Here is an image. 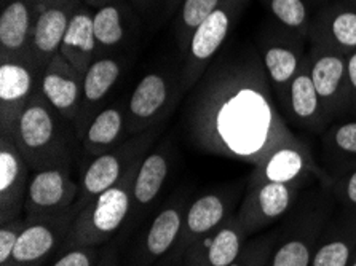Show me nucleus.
<instances>
[{"label": "nucleus", "mask_w": 356, "mask_h": 266, "mask_svg": "<svg viewBox=\"0 0 356 266\" xmlns=\"http://www.w3.org/2000/svg\"><path fill=\"white\" fill-rule=\"evenodd\" d=\"M12 138L32 172L72 166L77 134L45 99L40 86L16 123Z\"/></svg>", "instance_id": "1"}, {"label": "nucleus", "mask_w": 356, "mask_h": 266, "mask_svg": "<svg viewBox=\"0 0 356 266\" xmlns=\"http://www.w3.org/2000/svg\"><path fill=\"white\" fill-rule=\"evenodd\" d=\"M141 160L134 163L114 187L106 190L80 210L61 249L104 246L115 236L131 215L133 182Z\"/></svg>", "instance_id": "2"}, {"label": "nucleus", "mask_w": 356, "mask_h": 266, "mask_svg": "<svg viewBox=\"0 0 356 266\" xmlns=\"http://www.w3.org/2000/svg\"><path fill=\"white\" fill-rule=\"evenodd\" d=\"M332 213L326 193L315 194L302 208H294L280 225V238L268 266H310L323 228Z\"/></svg>", "instance_id": "3"}, {"label": "nucleus", "mask_w": 356, "mask_h": 266, "mask_svg": "<svg viewBox=\"0 0 356 266\" xmlns=\"http://www.w3.org/2000/svg\"><path fill=\"white\" fill-rule=\"evenodd\" d=\"M161 128H163V123L141 134L133 135V138L127 139L125 142L115 147V149L91 160L82 174L80 192L75 208L82 210L96 197H99L106 190L114 187L134 163L144 158L150 145L159 138Z\"/></svg>", "instance_id": "4"}, {"label": "nucleus", "mask_w": 356, "mask_h": 266, "mask_svg": "<svg viewBox=\"0 0 356 266\" xmlns=\"http://www.w3.org/2000/svg\"><path fill=\"white\" fill-rule=\"evenodd\" d=\"M305 187V183H246V192L236 209V217L248 236H256L268 230L293 213Z\"/></svg>", "instance_id": "5"}, {"label": "nucleus", "mask_w": 356, "mask_h": 266, "mask_svg": "<svg viewBox=\"0 0 356 266\" xmlns=\"http://www.w3.org/2000/svg\"><path fill=\"white\" fill-rule=\"evenodd\" d=\"M248 3L250 0H225L197 27L184 56V70H182L184 88L197 83V80L202 77L207 64L227 40Z\"/></svg>", "instance_id": "6"}, {"label": "nucleus", "mask_w": 356, "mask_h": 266, "mask_svg": "<svg viewBox=\"0 0 356 266\" xmlns=\"http://www.w3.org/2000/svg\"><path fill=\"white\" fill-rule=\"evenodd\" d=\"M347 59L348 56L345 54L318 43H312L307 56L310 77L314 80L329 123L352 113Z\"/></svg>", "instance_id": "7"}, {"label": "nucleus", "mask_w": 356, "mask_h": 266, "mask_svg": "<svg viewBox=\"0 0 356 266\" xmlns=\"http://www.w3.org/2000/svg\"><path fill=\"white\" fill-rule=\"evenodd\" d=\"M82 0H35L29 64L39 77L59 53L67 26Z\"/></svg>", "instance_id": "8"}, {"label": "nucleus", "mask_w": 356, "mask_h": 266, "mask_svg": "<svg viewBox=\"0 0 356 266\" xmlns=\"http://www.w3.org/2000/svg\"><path fill=\"white\" fill-rule=\"evenodd\" d=\"M80 210L75 208L64 213L28 219L19 235L18 244L7 266H40L50 255L61 249L69 236L75 217Z\"/></svg>", "instance_id": "9"}, {"label": "nucleus", "mask_w": 356, "mask_h": 266, "mask_svg": "<svg viewBox=\"0 0 356 266\" xmlns=\"http://www.w3.org/2000/svg\"><path fill=\"white\" fill-rule=\"evenodd\" d=\"M314 177L321 178L329 185V177L318 167L309 147L294 138L275 147L270 153L264 156L252 169L248 183L278 182L309 185Z\"/></svg>", "instance_id": "10"}, {"label": "nucleus", "mask_w": 356, "mask_h": 266, "mask_svg": "<svg viewBox=\"0 0 356 266\" xmlns=\"http://www.w3.org/2000/svg\"><path fill=\"white\" fill-rule=\"evenodd\" d=\"M80 183L74 182L71 167H50L31 174L24 213L28 219L51 215L74 208Z\"/></svg>", "instance_id": "11"}, {"label": "nucleus", "mask_w": 356, "mask_h": 266, "mask_svg": "<svg viewBox=\"0 0 356 266\" xmlns=\"http://www.w3.org/2000/svg\"><path fill=\"white\" fill-rule=\"evenodd\" d=\"M241 197V188H220L204 193L187 206L184 224L177 249L187 251L200 238L209 235L216 228L224 225L236 213V203Z\"/></svg>", "instance_id": "12"}, {"label": "nucleus", "mask_w": 356, "mask_h": 266, "mask_svg": "<svg viewBox=\"0 0 356 266\" xmlns=\"http://www.w3.org/2000/svg\"><path fill=\"white\" fill-rule=\"evenodd\" d=\"M31 172L12 135L0 134V224L23 217Z\"/></svg>", "instance_id": "13"}, {"label": "nucleus", "mask_w": 356, "mask_h": 266, "mask_svg": "<svg viewBox=\"0 0 356 266\" xmlns=\"http://www.w3.org/2000/svg\"><path fill=\"white\" fill-rule=\"evenodd\" d=\"M187 206L184 198H175L155 215L129 266H154L177 246Z\"/></svg>", "instance_id": "14"}, {"label": "nucleus", "mask_w": 356, "mask_h": 266, "mask_svg": "<svg viewBox=\"0 0 356 266\" xmlns=\"http://www.w3.org/2000/svg\"><path fill=\"white\" fill-rule=\"evenodd\" d=\"M302 43L304 40L300 37L283 29L282 34L273 35L264 47L262 59L267 78L282 108L286 107L291 83L305 66L307 56L302 50Z\"/></svg>", "instance_id": "15"}, {"label": "nucleus", "mask_w": 356, "mask_h": 266, "mask_svg": "<svg viewBox=\"0 0 356 266\" xmlns=\"http://www.w3.org/2000/svg\"><path fill=\"white\" fill-rule=\"evenodd\" d=\"M28 63L2 61L0 66V133L12 135L16 123L39 90Z\"/></svg>", "instance_id": "16"}, {"label": "nucleus", "mask_w": 356, "mask_h": 266, "mask_svg": "<svg viewBox=\"0 0 356 266\" xmlns=\"http://www.w3.org/2000/svg\"><path fill=\"white\" fill-rule=\"evenodd\" d=\"M171 90L163 75L152 72L134 86L127 104L128 138L161 124L163 112L170 107Z\"/></svg>", "instance_id": "17"}, {"label": "nucleus", "mask_w": 356, "mask_h": 266, "mask_svg": "<svg viewBox=\"0 0 356 266\" xmlns=\"http://www.w3.org/2000/svg\"><path fill=\"white\" fill-rule=\"evenodd\" d=\"M248 240L250 236L235 213L224 225L187 249L182 266H230Z\"/></svg>", "instance_id": "18"}, {"label": "nucleus", "mask_w": 356, "mask_h": 266, "mask_svg": "<svg viewBox=\"0 0 356 266\" xmlns=\"http://www.w3.org/2000/svg\"><path fill=\"white\" fill-rule=\"evenodd\" d=\"M82 86L83 75L61 53L51 59L40 78L42 94L72 126L80 110Z\"/></svg>", "instance_id": "19"}, {"label": "nucleus", "mask_w": 356, "mask_h": 266, "mask_svg": "<svg viewBox=\"0 0 356 266\" xmlns=\"http://www.w3.org/2000/svg\"><path fill=\"white\" fill-rule=\"evenodd\" d=\"M34 16L35 0H2V8H0L2 61H23L29 64Z\"/></svg>", "instance_id": "20"}, {"label": "nucleus", "mask_w": 356, "mask_h": 266, "mask_svg": "<svg viewBox=\"0 0 356 266\" xmlns=\"http://www.w3.org/2000/svg\"><path fill=\"white\" fill-rule=\"evenodd\" d=\"M356 251V210L341 208L323 228L310 266H348Z\"/></svg>", "instance_id": "21"}, {"label": "nucleus", "mask_w": 356, "mask_h": 266, "mask_svg": "<svg viewBox=\"0 0 356 266\" xmlns=\"http://www.w3.org/2000/svg\"><path fill=\"white\" fill-rule=\"evenodd\" d=\"M310 42L350 56L356 51V8L347 2L325 5L314 18Z\"/></svg>", "instance_id": "22"}, {"label": "nucleus", "mask_w": 356, "mask_h": 266, "mask_svg": "<svg viewBox=\"0 0 356 266\" xmlns=\"http://www.w3.org/2000/svg\"><path fill=\"white\" fill-rule=\"evenodd\" d=\"M122 75L120 63L114 58H98L91 64L90 69L83 75L82 86V101H80V110L77 120L74 123V131L77 139L82 140L88 129L90 123L98 115V108L109 91L114 88Z\"/></svg>", "instance_id": "23"}, {"label": "nucleus", "mask_w": 356, "mask_h": 266, "mask_svg": "<svg viewBox=\"0 0 356 266\" xmlns=\"http://www.w3.org/2000/svg\"><path fill=\"white\" fill-rule=\"evenodd\" d=\"M284 110L288 112L291 120L309 131L323 134L329 128V120L310 77L307 61L289 86Z\"/></svg>", "instance_id": "24"}, {"label": "nucleus", "mask_w": 356, "mask_h": 266, "mask_svg": "<svg viewBox=\"0 0 356 266\" xmlns=\"http://www.w3.org/2000/svg\"><path fill=\"white\" fill-rule=\"evenodd\" d=\"M171 171V150L168 147H159L139 163V169L133 182V208L131 215L144 213L159 198L161 188Z\"/></svg>", "instance_id": "25"}, {"label": "nucleus", "mask_w": 356, "mask_h": 266, "mask_svg": "<svg viewBox=\"0 0 356 266\" xmlns=\"http://www.w3.org/2000/svg\"><path fill=\"white\" fill-rule=\"evenodd\" d=\"M59 53L82 75L86 74L95 59H98V42L95 35L93 13L90 12V7L86 3L80 5L71 18Z\"/></svg>", "instance_id": "26"}, {"label": "nucleus", "mask_w": 356, "mask_h": 266, "mask_svg": "<svg viewBox=\"0 0 356 266\" xmlns=\"http://www.w3.org/2000/svg\"><path fill=\"white\" fill-rule=\"evenodd\" d=\"M127 139H129L127 107L111 106L98 112L80 142H82L85 158L93 160L96 156L115 149Z\"/></svg>", "instance_id": "27"}, {"label": "nucleus", "mask_w": 356, "mask_h": 266, "mask_svg": "<svg viewBox=\"0 0 356 266\" xmlns=\"http://www.w3.org/2000/svg\"><path fill=\"white\" fill-rule=\"evenodd\" d=\"M323 156L329 165V182L356 167V118L334 123L323 133Z\"/></svg>", "instance_id": "28"}, {"label": "nucleus", "mask_w": 356, "mask_h": 266, "mask_svg": "<svg viewBox=\"0 0 356 266\" xmlns=\"http://www.w3.org/2000/svg\"><path fill=\"white\" fill-rule=\"evenodd\" d=\"M118 2L107 3L93 13L95 35L96 42H98V58L107 51L115 50L127 39L125 12Z\"/></svg>", "instance_id": "29"}, {"label": "nucleus", "mask_w": 356, "mask_h": 266, "mask_svg": "<svg viewBox=\"0 0 356 266\" xmlns=\"http://www.w3.org/2000/svg\"><path fill=\"white\" fill-rule=\"evenodd\" d=\"M273 19L282 26V29L300 37L302 40L310 39L312 7L307 0H261Z\"/></svg>", "instance_id": "30"}, {"label": "nucleus", "mask_w": 356, "mask_h": 266, "mask_svg": "<svg viewBox=\"0 0 356 266\" xmlns=\"http://www.w3.org/2000/svg\"><path fill=\"white\" fill-rule=\"evenodd\" d=\"M225 0H184L177 12L176 37L182 56H186L193 32Z\"/></svg>", "instance_id": "31"}, {"label": "nucleus", "mask_w": 356, "mask_h": 266, "mask_svg": "<svg viewBox=\"0 0 356 266\" xmlns=\"http://www.w3.org/2000/svg\"><path fill=\"white\" fill-rule=\"evenodd\" d=\"M280 238V226L251 236L243 246L238 257L230 266H268L272 252Z\"/></svg>", "instance_id": "32"}, {"label": "nucleus", "mask_w": 356, "mask_h": 266, "mask_svg": "<svg viewBox=\"0 0 356 266\" xmlns=\"http://www.w3.org/2000/svg\"><path fill=\"white\" fill-rule=\"evenodd\" d=\"M102 246H74L61 249L50 266H95L101 257Z\"/></svg>", "instance_id": "33"}, {"label": "nucleus", "mask_w": 356, "mask_h": 266, "mask_svg": "<svg viewBox=\"0 0 356 266\" xmlns=\"http://www.w3.org/2000/svg\"><path fill=\"white\" fill-rule=\"evenodd\" d=\"M327 187L342 208L356 210V167L332 177Z\"/></svg>", "instance_id": "34"}, {"label": "nucleus", "mask_w": 356, "mask_h": 266, "mask_svg": "<svg viewBox=\"0 0 356 266\" xmlns=\"http://www.w3.org/2000/svg\"><path fill=\"white\" fill-rule=\"evenodd\" d=\"M26 225H28L26 217H18L15 220L5 222L0 226V266L8 265L16 244H18L19 235L23 233Z\"/></svg>", "instance_id": "35"}, {"label": "nucleus", "mask_w": 356, "mask_h": 266, "mask_svg": "<svg viewBox=\"0 0 356 266\" xmlns=\"http://www.w3.org/2000/svg\"><path fill=\"white\" fill-rule=\"evenodd\" d=\"M95 266H120V262H118L117 244H104V246H102L101 257Z\"/></svg>", "instance_id": "36"}, {"label": "nucleus", "mask_w": 356, "mask_h": 266, "mask_svg": "<svg viewBox=\"0 0 356 266\" xmlns=\"http://www.w3.org/2000/svg\"><path fill=\"white\" fill-rule=\"evenodd\" d=\"M348 66V83H350V97H352V113L356 118V51L352 53L347 59Z\"/></svg>", "instance_id": "37"}, {"label": "nucleus", "mask_w": 356, "mask_h": 266, "mask_svg": "<svg viewBox=\"0 0 356 266\" xmlns=\"http://www.w3.org/2000/svg\"><path fill=\"white\" fill-rule=\"evenodd\" d=\"M184 251L175 247L166 257L161 258L160 262H157L154 266H182V263H184Z\"/></svg>", "instance_id": "38"}, {"label": "nucleus", "mask_w": 356, "mask_h": 266, "mask_svg": "<svg viewBox=\"0 0 356 266\" xmlns=\"http://www.w3.org/2000/svg\"><path fill=\"white\" fill-rule=\"evenodd\" d=\"M82 2L88 5V7H93V8L98 10L101 7H104V5H107V3L118 2V0H82Z\"/></svg>", "instance_id": "39"}, {"label": "nucleus", "mask_w": 356, "mask_h": 266, "mask_svg": "<svg viewBox=\"0 0 356 266\" xmlns=\"http://www.w3.org/2000/svg\"><path fill=\"white\" fill-rule=\"evenodd\" d=\"M165 3H166V8H168V12L175 13V12H179L182 3H184V0H165Z\"/></svg>", "instance_id": "40"}, {"label": "nucleus", "mask_w": 356, "mask_h": 266, "mask_svg": "<svg viewBox=\"0 0 356 266\" xmlns=\"http://www.w3.org/2000/svg\"><path fill=\"white\" fill-rule=\"evenodd\" d=\"M307 2H309V5L312 8H316V7H325V3H326V0H307Z\"/></svg>", "instance_id": "41"}, {"label": "nucleus", "mask_w": 356, "mask_h": 266, "mask_svg": "<svg viewBox=\"0 0 356 266\" xmlns=\"http://www.w3.org/2000/svg\"><path fill=\"white\" fill-rule=\"evenodd\" d=\"M131 2L138 7V5H145L149 2V0H131Z\"/></svg>", "instance_id": "42"}, {"label": "nucleus", "mask_w": 356, "mask_h": 266, "mask_svg": "<svg viewBox=\"0 0 356 266\" xmlns=\"http://www.w3.org/2000/svg\"><path fill=\"white\" fill-rule=\"evenodd\" d=\"M348 266H356V251H355V253H353L352 260H350V265H348Z\"/></svg>", "instance_id": "43"}, {"label": "nucleus", "mask_w": 356, "mask_h": 266, "mask_svg": "<svg viewBox=\"0 0 356 266\" xmlns=\"http://www.w3.org/2000/svg\"><path fill=\"white\" fill-rule=\"evenodd\" d=\"M343 2H347V3L352 5V7L356 8V0H343Z\"/></svg>", "instance_id": "44"}]
</instances>
